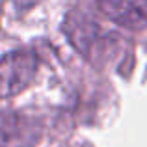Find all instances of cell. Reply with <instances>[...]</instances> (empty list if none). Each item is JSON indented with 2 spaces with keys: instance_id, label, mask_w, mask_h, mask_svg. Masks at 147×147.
I'll list each match as a JSON object with an SVG mask.
<instances>
[{
  "instance_id": "obj_1",
  "label": "cell",
  "mask_w": 147,
  "mask_h": 147,
  "mask_svg": "<svg viewBox=\"0 0 147 147\" xmlns=\"http://www.w3.org/2000/svg\"><path fill=\"white\" fill-rule=\"evenodd\" d=\"M37 71V58L30 50H13L0 60V97L7 99L30 86Z\"/></svg>"
},
{
  "instance_id": "obj_3",
  "label": "cell",
  "mask_w": 147,
  "mask_h": 147,
  "mask_svg": "<svg viewBox=\"0 0 147 147\" xmlns=\"http://www.w3.org/2000/svg\"><path fill=\"white\" fill-rule=\"evenodd\" d=\"M36 136L37 130L26 117L13 112L0 114V147H28Z\"/></svg>"
},
{
  "instance_id": "obj_2",
  "label": "cell",
  "mask_w": 147,
  "mask_h": 147,
  "mask_svg": "<svg viewBox=\"0 0 147 147\" xmlns=\"http://www.w3.org/2000/svg\"><path fill=\"white\" fill-rule=\"evenodd\" d=\"M99 9L123 28L147 26V0H99Z\"/></svg>"
},
{
  "instance_id": "obj_4",
  "label": "cell",
  "mask_w": 147,
  "mask_h": 147,
  "mask_svg": "<svg viewBox=\"0 0 147 147\" xmlns=\"http://www.w3.org/2000/svg\"><path fill=\"white\" fill-rule=\"evenodd\" d=\"M65 30H67V36L73 41V45L78 50L86 52L91 41H93V30H95L93 22L88 17H75L73 15V17H69Z\"/></svg>"
}]
</instances>
